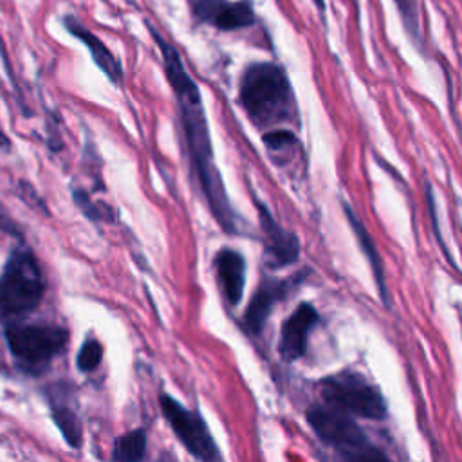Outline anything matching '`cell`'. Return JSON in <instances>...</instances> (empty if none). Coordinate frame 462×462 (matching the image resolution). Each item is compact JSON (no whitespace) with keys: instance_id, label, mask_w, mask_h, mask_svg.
I'll list each match as a JSON object with an SVG mask.
<instances>
[{"instance_id":"16","label":"cell","mask_w":462,"mask_h":462,"mask_svg":"<svg viewBox=\"0 0 462 462\" xmlns=\"http://www.w3.org/2000/svg\"><path fill=\"white\" fill-rule=\"evenodd\" d=\"M144 451H146L144 430H132L116 440L112 458L119 462H135L144 457Z\"/></svg>"},{"instance_id":"9","label":"cell","mask_w":462,"mask_h":462,"mask_svg":"<svg viewBox=\"0 0 462 462\" xmlns=\"http://www.w3.org/2000/svg\"><path fill=\"white\" fill-rule=\"evenodd\" d=\"M260 226L265 238V263L273 269L285 267L292 263L300 256V242L298 236L287 229H283L269 213L265 206L256 202Z\"/></svg>"},{"instance_id":"12","label":"cell","mask_w":462,"mask_h":462,"mask_svg":"<svg viewBox=\"0 0 462 462\" xmlns=\"http://www.w3.org/2000/svg\"><path fill=\"white\" fill-rule=\"evenodd\" d=\"M63 27L69 31L70 36H74L76 40H79L90 52V58L94 60L96 67L114 83L119 85L123 81V67L119 63V60L114 56V52L103 43V40L94 34L90 29H87L81 20H78L72 14H65L61 18Z\"/></svg>"},{"instance_id":"8","label":"cell","mask_w":462,"mask_h":462,"mask_svg":"<svg viewBox=\"0 0 462 462\" xmlns=\"http://www.w3.org/2000/svg\"><path fill=\"white\" fill-rule=\"evenodd\" d=\"M191 14L199 23L213 25L218 31H238L256 22L251 0H195Z\"/></svg>"},{"instance_id":"18","label":"cell","mask_w":462,"mask_h":462,"mask_svg":"<svg viewBox=\"0 0 462 462\" xmlns=\"http://www.w3.org/2000/svg\"><path fill=\"white\" fill-rule=\"evenodd\" d=\"M401 18H402V23H404V29L408 31V34L413 38V40H420V27H419V9H417V2L415 0H393Z\"/></svg>"},{"instance_id":"13","label":"cell","mask_w":462,"mask_h":462,"mask_svg":"<svg viewBox=\"0 0 462 462\" xmlns=\"http://www.w3.org/2000/svg\"><path fill=\"white\" fill-rule=\"evenodd\" d=\"M217 274L229 305H238L245 285V260L233 249L218 251L215 258Z\"/></svg>"},{"instance_id":"7","label":"cell","mask_w":462,"mask_h":462,"mask_svg":"<svg viewBox=\"0 0 462 462\" xmlns=\"http://www.w3.org/2000/svg\"><path fill=\"white\" fill-rule=\"evenodd\" d=\"M161 411L171 430L175 431L177 439L184 444V448L200 460L211 462L220 460L222 455L211 437L209 428L206 426L204 419L197 413L182 406L179 401H175L171 395L162 393L159 397Z\"/></svg>"},{"instance_id":"6","label":"cell","mask_w":462,"mask_h":462,"mask_svg":"<svg viewBox=\"0 0 462 462\" xmlns=\"http://www.w3.org/2000/svg\"><path fill=\"white\" fill-rule=\"evenodd\" d=\"M67 330L52 323H18L11 321L5 327V341L23 366L38 370L45 366L67 343Z\"/></svg>"},{"instance_id":"4","label":"cell","mask_w":462,"mask_h":462,"mask_svg":"<svg viewBox=\"0 0 462 462\" xmlns=\"http://www.w3.org/2000/svg\"><path fill=\"white\" fill-rule=\"evenodd\" d=\"M307 422L312 431L345 458L350 460H384L386 457L375 449L363 428L350 417V413L330 406L316 404L307 410Z\"/></svg>"},{"instance_id":"15","label":"cell","mask_w":462,"mask_h":462,"mask_svg":"<svg viewBox=\"0 0 462 462\" xmlns=\"http://www.w3.org/2000/svg\"><path fill=\"white\" fill-rule=\"evenodd\" d=\"M49 402H51L52 420L60 428L63 439L72 448H78L81 444V424H79L78 413L69 406L70 402L67 399H58L56 393L49 395Z\"/></svg>"},{"instance_id":"3","label":"cell","mask_w":462,"mask_h":462,"mask_svg":"<svg viewBox=\"0 0 462 462\" xmlns=\"http://www.w3.org/2000/svg\"><path fill=\"white\" fill-rule=\"evenodd\" d=\"M45 282L34 254L27 247L11 251L0 274V319L22 318L42 301Z\"/></svg>"},{"instance_id":"1","label":"cell","mask_w":462,"mask_h":462,"mask_svg":"<svg viewBox=\"0 0 462 462\" xmlns=\"http://www.w3.org/2000/svg\"><path fill=\"white\" fill-rule=\"evenodd\" d=\"M146 27L150 36L159 47L162 65H164V74L177 99L182 132L189 150L197 180L206 195V200L217 222L226 231L233 233L236 231V224H235L236 215L229 204V199L224 189V182L213 161V148H211L206 110H204L199 85L193 81V78L186 70L179 51L166 40V36H162L148 20H146Z\"/></svg>"},{"instance_id":"11","label":"cell","mask_w":462,"mask_h":462,"mask_svg":"<svg viewBox=\"0 0 462 462\" xmlns=\"http://www.w3.org/2000/svg\"><path fill=\"white\" fill-rule=\"evenodd\" d=\"M298 280H301V276L292 278V280H274V278H267L263 280L256 292L253 294L245 314H244V325L251 334H260L273 307L283 300L294 287V283H298Z\"/></svg>"},{"instance_id":"19","label":"cell","mask_w":462,"mask_h":462,"mask_svg":"<svg viewBox=\"0 0 462 462\" xmlns=\"http://www.w3.org/2000/svg\"><path fill=\"white\" fill-rule=\"evenodd\" d=\"M263 143L273 152H282L283 148H291L298 144L294 134L289 130H271L263 135Z\"/></svg>"},{"instance_id":"21","label":"cell","mask_w":462,"mask_h":462,"mask_svg":"<svg viewBox=\"0 0 462 462\" xmlns=\"http://www.w3.org/2000/svg\"><path fill=\"white\" fill-rule=\"evenodd\" d=\"M9 144H11V143H9L7 135L0 130V148H2V150H9Z\"/></svg>"},{"instance_id":"20","label":"cell","mask_w":462,"mask_h":462,"mask_svg":"<svg viewBox=\"0 0 462 462\" xmlns=\"http://www.w3.org/2000/svg\"><path fill=\"white\" fill-rule=\"evenodd\" d=\"M74 200H76V204H78V208L83 211V215H87L90 220H103V218H106L105 217V211L99 208V206H96L92 200H90V197L83 191V189H74Z\"/></svg>"},{"instance_id":"14","label":"cell","mask_w":462,"mask_h":462,"mask_svg":"<svg viewBox=\"0 0 462 462\" xmlns=\"http://www.w3.org/2000/svg\"><path fill=\"white\" fill-rule=\"evenodd\" d=\"M343 208H345V215H346V218H348V222H350V226H352V229H354V235L357 236L359 247L363 249V253L366 254V258H368V262H370V265H372L374 276H375L377 285H379V292H381L383 300L388 301L386 285H384V276H383V262H381V256H379V253H377V247H375V244H374L370 233L366 231L365 224L354 215V211H352L346 204H343Z\"/></svg>"},{"instance_id":"10","label":"cell","mask_w":462,"mask_h":462,"mask_svg":"<svg viewBox=\"0 0 462 462\" xmlns=\"http://www.w3.org/2000/svg\"><path fill=\"white\" fill-rule=\"evenodd\" d=\"M319 321L318 310L310 303H301L283 321L278 350L285 361H296L307 352V341L312 327Z\"/></svg>"},{"instance_id":"5","label":"cell","mask_w":462,"mask_h":462,"mask_svg":"<svg viewBox=\"0 0 462 462\" xmlns=\"http://www.w3.org/2000/svg\"><path fill=\"white\" fill-rule=\"evenodd\" d=\"M319 392L327 404L350 415L368 420H381L386 417L383 393L363 374L350 370L332 374L319 383Z\"/></svg>"},{"instance_id":"17","label":"cell","mask_w":462,"mask_h":462,"mask_svg":"<svg viewBox=\"0 0 462 462\" xmlns=\"http://www.w3.org/2000/svg\"><path fill=\"white\" fill-rule=\"evenodd\" d=\"M103 357V346L97 339L88 337L83 341L79 352H78V368L81 372H92L99 366V361Z\"/></svg>"},{"instance_id":"2","label":"cell","mask_w":462,"mask_h":462,"mask_svg":"<svg viewBox=\"0 0 462 462\" xmlns=\"http://www.w3.org/2000/svg\"><path fill=\"white\" fill-rule=\"evenodd\" d=\"M238 101L260 128L296 121V99L285 70L271 61L245 67L240 78Z\"/></svg>"}]
</instances>
